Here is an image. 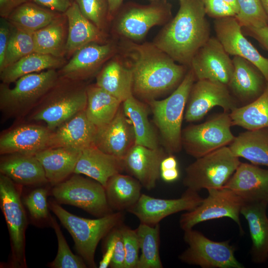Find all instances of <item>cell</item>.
<instances>
[{"label":"cell","mask_w":268,"mask_h":268,"mask_svg":"<svg viewBox=\"0 0 268 268\" xmlns=\"http://www.w3.org/2000/svg\"><path fill=\"white\" fill-rule=\"evenodd\" d=\"M127 46L133 95L147 102L177 87L187 73L186 66L177 64L154 44Z\"/></svg>","instance_id":"obj_1"},{"label":"cell","mask_w":268,"mask_h":268,"mask_svg":"<svg viewBox=\"0 0 268 268\" xmlns=\"http://www.w3.org/2000/svg\"><path fill=\"white\" fill-rule=\"evenodd\" d=\"M180 2L176 15L163 28L153 44L175 62L187 66L210 37V29L203 0Z\"/></svg>","instance_id":"obj_2"},{"label":"cell","mask_w":268,"mask_h":268,"mask_svg":"<svg viewBox=\"0 0 268 268\" xmlns=\"http://www.w3.org/2000/svg\"><path fill=\"white\" fill-rule=\"evenodd\" d=\"M87 86L84 81L59 76L55 84L28 115V119L44 122L53 131L85 109Z\"/></svg>","instance_id":"obj_3"},{"label":"cell","mask_w":268,"mask_h":268,"mask_svg":"<svg viewBox=\"0 0 268 268\" xmlns=\"http://www.w3.org/2000/svg\"><path fill=\"white\" fill-rule=\"evenodd\" d=\"M49 207L71 235L75 248L85 263L91 268H96V247L103 238L122 224V211L91 219L71 214L55 201H50Z\"/></svg>","instance_id":"obj_4"},{"label":"cell","mask_w":268,"mask_h":268,"mask_svg":"<svg viewBox=\"0 0 268 268\" xmlns=\"http://www.w3.org/2000/svg\"><path fill=\"white\" fill-rule=\"evenodd\" d=\"M196 79L193 70L190 68L169 96L162 100L147 101L165 151L169 154L178 152L182 148V121L189 94Z\"/></svg>","instance_id":"obj_5"},{"label":"cell","mask_w":268,"mask_h":268,"mask_svg":"<svg viewBox=\"0 0 268 268\" xmlns=\"http://www.w3.org/2000/svg\"><path fill=\"white\" fill-rule=\"evenodd\" d=\"M59 77L58 71L48 69L24 75L15 82L0 84V110L6 118L19 119L33 110Z\"/></svg>","instance_id":"obj_6"},{"label":"cell","mask_w":268,"mask_h":268,"mask_svg":"<svg viewBox=\"0 0 268 268\" xmlns=\"http://www.w3.org/2000/svg\"><path fill=\"white\" fill-rule=\"evenodd\" d=\"M240 163L229 146H224L196 158L187 166L183 185L198 192L203 189L223 188Z\"/></svg>","instance_id":"obj_7"},{"label":"cell","mask_w":268,"mask_h":268,"mask_svg":"<svg viewBox=\"0 0 268 268\" xmlns=\"http://www.w3.org/2000/svg\"><path fill=\"white\" fill-rule=\"evenodd\" d=\"M229 113L218 114L203 123L190 125L182 131V145L190 155L198 158L230 145L235 136Z\"/></svg>","instance_id":"obj_8"},{"label":"cell","mask_w":268,"mask_h":268,"mask_svg":"<svg viewBox=\"0 0 268 268\" xmlns=\"http://www.w3.org/2000/svg\"><path fill=\"white\" fill-rule=\"evenodd\" d=\"M188 248L179 256L186 264L202 268H244L235 256V249L229 241H215L193 228L184 231Z\"/></svg>","instance_id":"obj_9"},{"label":"cell","mask_w":268,"mask_h":268,"mask_svg":"<svg viewBox=\"0 0 268 268\" xmlns=\"http://www.w3.org/2000/svg\"><path fill=\"white\" fill-rule=\"evenodd\" d=\"M74 174L69 179L55 185L52 194L56 201L80 207L99 217L111 213L105 187L95 180Z\"/></svg>","instance_id":"obj_10"},{"label":"cell","mask_w":268,"mask_h":268,"mask_svg":"<svg viewBox=\"0 0 268 268\" xmlns=\"http://www.w3.org/2000/svg\"><path fill=\"white\" fill-rule=\"evenodd\" d=\"M208 196L195 209L181 215L179 224L184 231L206 221L228 217L238 225L241 233L243 230L240 220V211L244 203L242 199L226 188L207 190Z\"/></svg>","instance_id":"obj_11"},{"label":"cell","mask_w":268,"mask_h":268,"mask_svg":"<svg viewBox=\"0 0 268 268\" xmlns=\"http://www.w3.org/2000/svg\"><path fill=\"white\" fill-rule=\"evenodd\" d=\"M0 201L8 229L15 266H25L24 234L26 217L20 199V191L8 177L0 175Z\"/></svg>","instance_id":"obj_12"},{"label":"cell","mask_w":268,"mask_h":268,"mask_svg":"<svg viewBox=\"0 0 268 268\" xmlns=\"http://www.w3.org/2000/svg\"><path fill=\"white\" fill-rule=\"evenodd\" d=\"M171 15V6L165 0H155L147 5L132 4L121 11L115 29L119 35L138 41L142 39L151 27L167 21Z\"/></svg>","instance_id":"obj_13"},{"label":"cell","mask_w":268,"mask_h":268,"mask_svg":"<svg viewBox=\"0 0 268 268\" xmlns=\"http://www.w3.org/2000/svg\"><path fill=\"white\" fill-rule=\"evenodd\" d=\"M216 106L228 113L238 107L228 86L207 79L197 80L191 89L184 119L188 122L199 121Z\"/></svg>","instance_id":"obj_14"},{"label":"cell","mask_w":268,"mask_h":268,"mask_svg":"<svg viewBox=\"0 0 268 268\" xmlns=\"http://www.w3.org/2000/svg\"><path fill=\"white\" fill-rule=\"evenodd\" d=\"M229 55L217 38L210 37L197 52L189 66L197 80L207 79L228 86L234 69Z\"/></svg>","instance_id":"obj_15"},{"label":"cell","mask_w":268,"mask_h":268,"mask_svg":"<svg viewBox=\"0 0 268 268\" xmlns=\"http://www.w3.org/2000/svg\"><path fill=\"white\" fill-rule=\"evenodd\" d=\"M203 199L198 192L187 189L177 199H164L141 194L136 203L127 211L135 215L141 223L155 225L165 217L182 211H191Z\"/></svg>","instance_id":"obj_16"},{"label":"cell","mask_w":268,"mask_h":268,"mask_svg":"<svg viewBox=\"0 0 268 268\" xmlns=\"http://www.w3.org/2000/svg\"><path fill=\"white\" fill-rule=\"evenodd\" d=\"M216 37L230 55L243 58L255 66L268 81V58L262 56L246 38L235 16L215 19Z\"/></svg>","instance_id":"obj_17"},{"label":"cell","mask_w":268,"mask_h":268,"mask_svg":"<svg viewBox=\"0 0 268 268\" xmlns=\"http://www.w3.org/2000/svg\"><path fill=\"white\" fill-rule=\"evenodd\" d=\"M111 43H92L77 50L58 71L59 76L84 81L99 72V69L114 54Z\"/></svg>","instance_id":"obj_18"},{"label":"cell","mask_w":268,"mask_h":268,"mask_svg":"<svg viewBox=\"0 0 268 268\" xmlns=\"http://www.w3.org/2000/svg\"><path fill=\"white\" fill-rule=\"evenodd\" d=\"M52 132L47 126L38 124L16 126L1 134L0 153L35 155L49 148Z\"/></svg>","instance_id":"obj_19"},{"label":"cell","mask_w":268,"mask_h":268,"mask_svg":"<svg viewBox=\"0 0 268 268\" xmlns=\"http://www.w3.org/2000/svg\"><path fill=\"white\" fill-rule=\"evenodd\" d=\"M134 144V129L122 104L112 120L98 128L95 145L106 153L124 159Z\"/></svg>","instance_id":"obj_20"},{"label":"cell","mask_w":268,"mask_h":268,"mask_svg":"<svg viewBox=\"0 0 268 268\" xmlns=\"http://www.w3.org/2000/svg\"><path fill=\"white\" fill-rule=\"evenodd\" d=\"M224 187L233 191L244 203L268 204V169L241 162Z\"/></svg>","instance_id":"obj_21"},{"label":"cell","mask_w":268,"mask_h":268,"mask_svg":"<svg viewBox=\"0 0 268 268\" xmlns=\"http://www.w3.org/2000/svg\"><path fill=\"white\" fill-rule=\"evenodd\" d=\"M162 148L152 149L134 144L124 158L125 170L136 178L142 186L151 190L160 176V164L167 156Z\"/></svg>","instance_id":"obj_22"},{"label":"cell","mask_w":268,"mask_h":268,"mask_svg":"<svg viewBox=\"0 0 268 268\" xmlns=\"http://www.w3.org/2000/svg\"><path fill=\"white\" fill-rule=\"evenodd\" d=\"M97 130L83 110L52 132L49 148L63 147L82 150L95 145Z\"/></svg>","instance_id":"obj_23"},{"label":"cell","mask_w":268,"mask_h":268,"mask_svg":"<svg viewBox=\"0 0 268 268\" xmlns=\"http://www.w3.org/2000/svg\"><path fill=\"white\" fill-rule=\"evenodd\" d=\"M124 170V159L106 153L93 145L81 150L73 173L85 175L105 187L112 176Z\"/></svg>","instance_id":"obj_24"},{"label":"cell","mask_w":268,"mask_h":268,"mask_svg":"<svg viewBox=\"0 0 268 268\" xmlns=\"http://www.w3.org/2000/svg\"><path fill=\"white\" fill-rule=\"evenodd\" d=\"M232 59L234 69L228 87L238 99L248 104L263 93L267 81L261 72L245 59L233 56Z\"/></svg>","instance_id":"obj_25"},{"label":"cell","mask_w":268,"mask_h":268,"mask_svg":"<svg viewBox=\"0 0 268 268\" xmlns=\"http://www.w3.org/2000/svg\"><path fill=\"white\" fill-rule=\"evenodd\" d=\"M265 202L244 203L240 213L247 220L252 247L250 251L253 262L265 263L268 259V217Z\"/></svg>","instance_id":"obj_26"},{"label":"cell","mask_w":268,"mask_h":268,"mask_svg":"<svg viewBox=\"0 0 268 268\" xmlns=\"http://www.w3.org/2000/svg\"><path fill=\"white\" fill-rule=\"evenodd\" d=\"M68 21V36L66 58L69 59L83 46L92 43H105L106 36L101 30L85 17L73 1L65 13Z\"/></svg>","instance_id":"obj_27"},{"label":"cell","mask_w":268,"mask_h":268,"mask_svg":"<svg viewBox=\"0 0 268 268\" xmlns=\"http://www.w3.org/2000/svg\"><path fill=\"white\" fill-rule=\"evenodd\" d=\"M0 174L16 184L38 185L48 182L43 166L35 155L13 153L3 155Z\"/></svg>","instance_id":"obj_28"},{"label":"cell","mask_w":268,"mask_h":268,"mask_svg":"<svg viewBox=\"0 0 268 268\" xmlns=\"http://www.w3.org/2000/svg\"><path fill=\"white\" fill-rule=\"evenodd\" d=\"M81 151L67 147H49L35 156L43 166L48 182L55 185L73 173Z\"/></svg>","instance_id":"obj_29"},{"label":"cell","mask_w":268,"mask_h":268,"mask_svg":"<svg viewBox=\"0 0 268 268\" xmlns=\"http://www.w3.org/2000/svg\"><path fill=\"white\" fill-rule=\"evenodd\" d=\"M95 84L122 103L133 95L132 70L116 59L104 64L96 76Z\"/></svg>","instance_id":"obj_30"},{"label":"cell","mask_w":268,"mask_h":268,"mask_svg":"<svg viewBox=\"0 0 268 268\" xmlns=\"http://www.w3.org/2000/svg\"><path fill=\"white\" fill-rule=\"evenodd\" d=\"M229 147L239 158L256 165L268 166V128L247 130L235 136Z\"/></svg>","instance_id":"obj_31"},{"label":"cell","mask_w":268,"mask_h":268,"mask_svg":"<svg viewBox=\"0 0 268 268\" xmlns=\"http://www.w3.org/2000/svg\"><path fill=\"white\" fill-rule=\"evenodd\" d=\"M33 34L35 52L66 58L68 21L65 13H62Z\"/></svg>","instance_id":"obj_32"},{"label":"cell","mask_w":268,"mask_h":268,"mask_svg":"<svg viewBox=\"0 0 268 268\" xmlns=\"http://www.w3.org/2000/svg\"><path fill=\"white\" fill-rule=\"evenodd\" d=\"M66 58L34 52L5 67L0 72L1 82L10 84L30 73L60 69L67 63Z\"/></svg>","instance_id":"obj_33"},{"label":"cell","mask_w":268,"mask_h":268,"mask_svg":"<svg viewBox=\"0 0 268 268\" xmlns=\"http://www.w3.org/2000/svg\"><path fill=\"white\" fill-rule=\"evenodd\" d=\"M142 185L134 177L117 174L108 181L105 187L108 204L118 211L127 210L139 200Z\"/></svg>","instance_id":"obj_34"},{"label":"cell","mask_w":268,"mask_h":268,"mask_svg":"<svg viewBox=\"0 0 268 268\" xmlns=\"http://www.w3.org/2000/svg\"><path fill=\"white\" fill-rule=\"evenodd\" d=\"M122 104L121 101L96 84L87 85L85 112L89 120L97 128L112 121Z\"/></svg>","instance_id":"obj_35"},{"label":"cell","mask_w":268,"mask_h":268,"mask_svg":"<svg viewBox=\"0 0 268 268\" xmlns=\"http://www.w3.org/2000/svg\"><path fill=\"white\" fill-rule=\"evenodd\" d=\"M122 105L134 129L135 144L152 149L159 147L157 137L148 118L146 106L133 95L124 101Z\"/></svg>","instance_id":"obj_36"},{"label":"cell","mask_w":268,"mask_h":268,"mask_svg":"<svg viewBox=\"0 0 268 268\" xmlns=\"http://www.w3.org/2000/svg\"><path fill=\"white\" fill-rule=\"evenodd\" d=\"M232 126L254 130L268 128V81L263 93L252 102L229 113Z\"/></svg>","instance_id":"obj_37"},{"label":"cell","mask_w":268,"mask_h":268,"mask_svg":"<svg viewBox=\"0 0 268 268\" xmlns=\"http://www.w3.org/2000/svg\"><path fill=\"white\" fill-rule=\"evenodd\" d=\"M61 14L29 1L14 9L6 19L14 26L34 32L49 24Z\"/></svg>","instance_id":"obj_38"},{"label":"cell","mask_w":268,"mask_h":268,"mask_svg":"<svg viewBox=\"0 0 268 268\" xmlns=\"http://www.w3.org/2000/svg\"><path fill=\"white\" fill-rule=\"evenodd\" d=\"M135 230L141 252L136 268H162L159 255V224L140 222Z\"/></svg>","instance_id":"obj_39"},{"label":"cell","mask_w":268,"mask_h":268,"mask_svg":"<svg viewBox=\"0 0 268 268\" xmlns=\"http://www.w3.org/2000/svg\"><path fill=\"white\" fill-rule=\"evenodd\" d=\"M4 63L0 72L21 58L35 52L34 32L12 25Z\"/></svg>","instance_id":"obj_40"},{"label":"cell","mask_w":268,"mask_h":268,"mask_svg":"<svg viewBox=\"0 0 268 268\" xmlns=\"http://www.w3.org/2000/svg\"><path fill=\"white\" fill-rule=\"evenodd\" d=\"M236 18L242 27H262L268 25V17L260 0H237Z\"/></svg>","instance_id":"obj_41"},{"label":"cell","mask_w":268,"mask_h":268,"mask_svg":"<svg viewBox=\"0 0 268 268\" xmlns=\"http://www.w3.org/2000/svg\"><path fill=\"white\" fill-rule=\"evenodd\" d=\"M50 219L58 243V253L51 264V267L54 268H86V263L83 259L71 252L55 218L51 216Z\"/></svg>","instance_id":"obj_42"},{"label":"cell","mask_w":268,"mask_h":268,"mask_svg":"<svg viewBox=\"0 0 268 268\" xmlns=\"http://www.w3.org/2000/svg\"><path fill=\"white\" fill-rule=\"evenodd\" d=\"M82 15L104 31L109 21L108 0H74Z\"/></svg>","instance_id":"obj_43"},{"label":"cell","mask_w":268,"mask_h":268,"mask_svg":"<svg viewBox=\"0 0 268 268\" xmlns=\"http://www.w3.org/2000/svg\"><path fill=\"white\" fill-rule=\"evenodd\" d=\"M126 252L124 268H136L139 259V244L136 230L120 226Z\"/></svg>","instance_id":"obj_44"},{"label":"cell","mask_w":268,"mask_h":268,"mask_svg":"<svg viewBox=\"0 0 268 268\" xmlns=\"http://www.w3.org/2000/svg\"><path fill=\"white\" fill-rule=\"evenodd\" d=\"M48 191L44 188H38L32 191L24 199V203L31 216L36 220L48 216L47 196Z\"/></svg>","instance_id":"obj_45"},{"label":"cell","mask_w":268,"mask_h":268,"mask_svg":"<svg viewBox=\"0 0 268 268\" xmlns=\"http://www.w3.org/2000/svg\"><path fill=\"white\" fill-rule=\"evenodd\" d=\"M206 14L215 19L236 16L234 8L224 0H203Z\"/></svg>","instance_id":"obj_46"},{"label":"cell","mask_w":268,"mask_h":268,"mask_svg":"<svg viewBox=\"0 0 268 268\" xmlns=\"http://www.w3.org/2000/svg\"><path fill=\"white\" fill-rule=\"evenodd\" d=\"M119 226L113 231L115 235V247L110 267L112 268H124L126 252Z\"/></svg>","instance_id":"obj_47"},{"label":"cell","mask_w":268,"mask_h":268,"mask_svg":"<svg viewBox=\"0 0 268 268\" xmlns=\"http://www.w3.org/2000/svg\"><path fill=\"white\" fill-rule=\"evenodd\" d=\"M11 24L5 18H0V69L3 66L5 55L8 44Z\"/></svg>","instance_id":"obj_48"},{"label":"cell","mask_w":268,"mask_h":268,"mask_svg":"<svg viewBox=\"0 0 268 268\" xmlns=\"http://www.w3.org/2000/svg\"><path fill=\"white\" fill-rule=\"evenodd\" d=\"M242 32L244 35L255 39L268 51V25L262 27H242Z\"/></svg>","instance_id":"obj_49"},{"label":"cell","mask_w":268,"mask_h":268,"mask_svg":"<svg viewBox=\"0 0 268 268\" xmlns=\"http://www.w3.org/2000/svg\"><path fill=\"white\" fill-rule=\"evenodd\" d=\"M36 4L61 13H65L71 5V0H31Z\"/></svg>","instance_id":"obj_50"},{"label":"cell","mask_w":268,"mask_h":268,"mask_svg":"<svg viewBox=\"0 0 268 268\" xmlns=\"http://www.w3.org/2000/svg\"><path fill=\"white\" fill-rule=\"evenodd\" d=\"M113 230L109 233L106 241L105 251L99 264L100 268H107L112 261L115 247V235Z\"/></svg>","instance_id":"obj_51"},{"label":"cell","mask_w":268,"mask_h":268,"mask_svg":"<svg viewBox=\"0 0 268 268\" xmlns=\"http://www.w3.org/2000/svg\"><path fill=\"white\" fill-rule=\"evenodd\" d=\"M31 0H0V15L7 19L11 13L20 5Z\"/></svg>","instance_id":"obj_52"},{"label":"cell","mask_w":268,"mask_h":268,"mask_svg":"<svg viewBox=\"0 0 268 268\" xmlns=\"http://www.w3.org/2000/svg\"><path fill=\"white\" fill-rule=\"evenodd\" d=\"M160 177L165 182H173L179 178V171L178 168L161 170Z\"/></svg>","instance_id":"obj_53"},{"label":"cell","mask_w":268,"mask_h":268,"mask_svg":"<svg viewBox=\"0 0 268 268\" xmlns=\"http://www.w3.org/2000/svg\"><path fill=\"white\" fill-rule=\"evenodd\" d=\"M178 168V162L173 154L167 155L161 161L160 171Z\"/></svg>","instance_id":"obj_54"},{"label":"cell","mask_w":268,"mask_h":268,"mask_svg":"<svg viewBox=\"0 0 268 268\" xmlns=\"http://www.w3.org/2000/svg\"><path fill=\"white\" fill-rule=\"evenodd\" d=\"M123 0H108L109 20L112 19L120 8Z\"/></svg>","instance_id":"obj_55"},{"label":"cell","mask_w":268,"mask_h":268,"mask_svg":"<svg viewBox=\"0 0 268 268\" xmlns=\"http://www.w3.org/2000/svg\"><path fill=\"white\" fill-rule=\"evenodd\" d=\"M260 1L268 17V0H260Z\"/></svg>","instance_id":"obj_56"},{"label":"cell","mask_w":268,"mask_h":268,"mask_svg":"<svg viewBox=\"0 0 268 268\" xmlns=\"http://www.w3.org/2000/svg\"><path fill=\"white\" fill-rule=\"evenodd\" d=\"M229 4H230L235 9L236 12H237V0H224Z\"/></svg>","instance_id":"obj_57"},{"label":"cell","mask_w":268,"mask_h":268,"mask_svg":"<svg viewBox=\"0 0 268 268\" xmlns=\"http://www.w3.org/2000/svg\"><path fill=\"white\" fill-rule=\"evenodd\" d=\"M152 0V1H155V0Z\"/></svg>","instance_id":"obj_58"},{"label":"cell","mask_w":268,"mask_h":268,"mask_svg":"<svg viewBox=\"0 0 268 268\" xmlns=\"http://www.w3.org/2000/svg\"><path fill=\"white\" fill-rule=\"evenodd\" d=\"M72 1H74V0H71Z\"/></svg>","instance_id":"obj_59"},{"label":"cell","mask_w":268,"mask_h":268,"mask_svg":"<svg viewBox=\"0 0 268 268\" xmlns=\"http://www.w3.org/2000/svg\"><path fill=\"white\" fill-rule=\"evenodd\" d=\"M181 0H179V1H181Z\"/></svg>","instance_id":"obj_60"}]
</instances>
